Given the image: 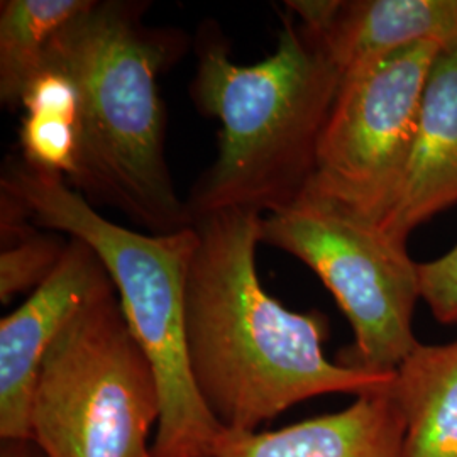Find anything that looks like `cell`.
<instances>
[{
  "mask_svg": "<svg viewBox=\"0 0 457 457\" xmlns=\"http://www.w3.org/2000/svg\"><path fill=\"white\" fill-rule=\"evenodd\" d=\"M262 213L226 211L196 219L185 279V326L196 392L226 430L254 432L315 396H360L392 375L332 362L328 320L287 309L264 290L256 266Z\"/></svg>",
  "mask_w": 457,
  "mask_h": 457,
  "instance_id": "1",
  "label": "cell"
},
{
  "mask_svg": "<svg viewBox=\"0 0 457 457\" xmlns=\"http://www.w3.org/2000/svg\"><path fill=\"white\" fill-rule=\"evenodd\" d=\"M149 2L92 0L54 36L46 60L80 90L79 171L66 181L92 205H107L149 234L195 224L166 162L160 77L188 48L177 29L145 22Z\"/></svg>",
  "mask_w": 457,
  "mask_h": 457,
  "instance_id": "2",
  "label": "cell"
},
{
  "mask_svg": "<svg viewBox=\"0 0 457 457\" xmlns=\"http://www.w3.org/2000/svg\"><path fill=\"white\" fill-rule=\"evenodd\" d=\"M226 36L207 22L196 41L190 96L196 111L220 122L213 163L194 183V219L226 211L275 213L311 187L317 151L343 75L294 17L262 62L230 58Z\"/></svg>",
  "mask_w": 457,
  "mask_h": 457,
  "instance_id": "3",
  "label": "cell"
},
{
  "mask_svg": "<svg viewBox=\"0 0 457 457\" xmlns=\"http://www.w3.org/2000/svg\"><path fill=\"white\" fill-rule=\"evenodd\" d=\"M0 192L19 198L36 226L80 239L104 262L160 385L154 457H215L226 428L196 392L187 347L185 279L196 245L195 224L173 234L119 226L65 179L36 171L21 158L5 162Z\"/></svg>",
  "mask_w": 457,
  "mask_h": 457,
  "instance_id": "4",
  "label": "cell"
},
{
  "mask_svg": "<svg viewBox=\"0 0 457 457\" xmlns=\"http://www.w3.org/2000/svg\"><path fill=\"white\" fill-rule=\"evenodd\" d=\"M162 419L154 370L109 283L73 312L45 356L31 441L46 457H154Z\"/></svg>",
  "mask_w": 457,
  "mask_h": 457,
  "instance_id": "5",
  "label": "cell"
},
{
  "mask_svg": "<svg viewBox=\"0 0 457 457\" xmlns=\"http://www.w3.org/2000/svg\"><path fill=\"white\" fill-rule=\"evenodd\" d=\"M262 245L307 264L336 298L354 332L339 364L392 375L420 344L413 330L419 264L379 224L305 192L292 207L262 215Z\"/></svg>",
  "mask_w": 457,
  "mask_h": 457,
  "instance_id": "6",
  "label": "cell"
},
{
  "mask_svg": "<svg viewBox=\"0 0 457 457\" xmlns=\"http://www.w3.org/2000/svg\"><path fill=\"white\" fill-rule=\"evenodd\" d=\"M442 49L422 43L345 75L322 132L307 192L381 224L392 211Z\"/></svg>",
  "mask_w": 457,
  "mask_h": 457,
  "instance_id": "7",
  "label": "cell"
},
{
  "mask_svg": "<svg viewBox=\"0 0 457 457\" xmlns=\"http://www.w3.org/2000/svg\"><path fill=\"white\" fill-rule=\"evenodd\" d=\"M112 283L97 253L70 237L53 275L0 320V439H31V405L45 356L68 319Z\"/></svg>",
  "mask_w": 457,
  "mask_h": 457,
  "instance_id": "8",
  "label": "cell"
},
{
  "mask_svg": "<svg viewBox=\"0 0 457 457\" xmlns=\"http://www.w3.org/2000/svg\"><path fill=\"white\" fill-rule=\"evenodd\" d=\"M285 5L343 79L415 45L457 48V0H292Z\"/></svg>",
  "mask_w": 457,
  "mask_h": 457,
  "instance_id": "9",
  "label": "cell"
},
{
  "mask_svg": "<svg viewBox=\"0 0 457 457\" xmlns=\"http://www.w3.org/2000/svg\"><path fill=\"white\" fill-rule=\"evenodd\" d=\"M457 204V48L430 68L419 124L396 202L379 224L407 243L425 220Z\"/></svg>",
  "mask_w": 457,
  "mask_h": 457,
  "instance_id": "10",
  "label": "cell"
},
{
  "mask_svg": "<svg viewBox=\"0 0 457 457\" xmlns=\"http://www.w3.org/2000/svg\"><path fill=\"white\" fill-rule=\"evenodd\" d=\"M390 383L339 411L278 430H226L215 457H403V420Z\"/></svg>",
  "mask_w": 457,
  "mask_h": 457,
  "instance_id": "11",
  "label": "cell"
},
{
  "mask_svg": "<svg viewBox=\"0 0 457 457\" xmlns=\"http://www.w3.org/2000/svg\"><path fill=\"white\" fill-rule=\"evenodd\" d=\"M403 457H457V341L419 344L395 370Z\"/></svg>",
  "mask_w": 457,
  "mask_h": 457,
  "instance_id": "12",
  "label": "cell"
},
{
  "mask_svg": "<svg viewBox=\"0 0 457 457\" xmlns=\"http://www.w3.org/2000/svg\"><path fill=\"white\" fill-rule=\"evenodd\" d=\"M21 109L19 158L36 171L73 180L82 143L80 90L73 77L46 60L28 83Z\"/></svg>",
  "mask_w": 457,
  "mask_h": 457,
  "instance_id": "13",
  "label": "cell"
},
{
  "mask_svg": "<svg viewBox=\"0 0 457 457\" xmlns=\"http://www.w3.org/2000/svg\"><path fill=\"white\" fill-rule=\"evenodd\" d=\"M92 0L0 2V102L19 109L28 83L46 63L54 36Z\"/></svg>",
  "mask_w": 457,
  "mask_h": 457,
  "instance_id": "14",
  "label": "cell"
},
{
  "mask_svg": "<svg viewBox=\"0 0 457 457\" xmlns=\"http://www.w3.org/2000/svg\"><path fill=\"white\" fill-rule=\"evenodd\" d=\"M68 241L39 232L37 226L0 251V302L11 303L19 294L34 292L62 262Z\"/></svg>",
  "mask_w": 457,
  "mask_h": 457,
  "instance_id": "15",
  "label": "cell"
},
{
  "mask_svg": "<svg viewBox=\"0 0 457 457\" xmlns=\"http://www.w3.org/2000/svg\"><path fill=\"white\" fill-rule=\"evenodd\" d=\"M422 300L437 322L457 324V245L434 262H420Z\"/></svg>",
  "mask_w": 457,
  "mask_h": 457,
  "instance_id": "16",
  "label": "cell"
},
{
  "mask_svg": "<svg viewBox=\"0 0 457 457\" xmlns=\"http://www.w3.org/2000/svg\"><path fill=\"white\" fill-rule=\"evenodd\" d=\"M0 457H46L31 439L2 441Z\"/></svg>",
  "mask_w": 457,
  "mask_h": 457,
  "instance_id": "17",
  "label": "cell"
}]
</instances>
